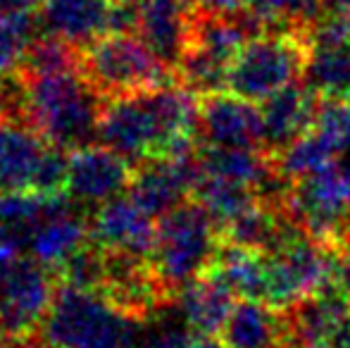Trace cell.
Wrapping results in <instances>:
<instances>
[{"instance_id":"cell-30","label":"cell","mask_w":350,"mask_h":348,"mask_svg":"<svg viewBox=\"0 0 350 348\" xmlns=\"http://www.w3.org/2000/svg\"><path fill=\"white\" fill-rule=\"evenodd\" d=\"M327 10H341V12H350V0H324Z\"/></svg>"},{"instance_id":"cell-11","label":"cell","mask_w":350,"mask_h":348,"mask_svg":"<svg viewBox=\"0 0 350 348\" xmlns=\"http://www.w3.org/2000/svg\"><path fill=\"white\" fill-rule=\"evenodd\" d=\"M200 174L203 170H200L198 148L152 158L134 168L129 193L150 217L160 219L193 198Z\"/></svg>"},{"instance_id":"cell-22","label":"cell","mask_w":350,"mask_h":348,"mask_svg":"<svg viewBox=\"0 0 350 348\" xmlns=\"http://www.w3.org/2000/svg\"><path fill=\"white\" fill-rule=\"evenodd\" d=\"M186 325L198 334H219L236 306V293L212 274L186 284L174 298Z\"/></svg>"},{"instance_id":"cell-10","label":"cell","mask_w":350,"mask_h":348,"mask_svg":"<svg viewBox=\"0 0 350 348\" xmlns=\"http://www.w3.org/2000/svg\"><path fill=\"white\" fill-rule=\"evenodd\" d=\"M303 81L327 103H350V12L324 10L308 29Z\"/></svg>"},{"instance_id":"cell-12","label":"cell","mask_w":350,"mask_h":348,"mask_svg":"<svg viewBox=\"0 0 350 348\" xmlns=\"http://www.w3.org/2000/svg\"><path fill=\"white\" fill-rule=\"evenodd\" d=\"M98 293L134 320H148L174 303V296L157 277L150 258L131 253L105 251V277Z\"/></svg>"},{"instance_id":"cell-29","label":"cell","mask_w":350,"mask_h":348,"mask_svg":"<svg viewBox=\"0 0 350 348\" xmlns=\"http://www.w3.org/2000/svg\"><path fill=\"white\" fill-rule=\"evenodd\" d=\"M14 348H55L53 344H48L46 339H43L41 334H36V336H31V339H24V341H19Z\"/></svg>"},{"instance_id":"cell-17","label":"cell","mask_w":350,"mask_h":348,"mask_svg":"<svg viewBox=\"0 0 350 348\" xmlns=\"http://www.w3.org/2000/svg\"><path fill=\"white\" fill-rule=\"evenodd\" d=\"M91 210L74 203L67 193H60L51 213L38 222L24 256H33L57 272L65 260L81 251L91 241Z\"/></svg>"},{"instance_id":"cell-7","label":"cell","mask_w":350,"mask_h":348,"mask_svg":"<svg viewBox=\"0 0 350 348\" xmlns=\"http://www.w3.org/2000/svg\"><path fill=\"white\" fill-rule=\"evenodd\" d=\"M260 31H265L262 24L250 12L239 17H217L198 10L189 48L176 70L179 84L198 96L226 91V79L236 55L243 43Z\"/></svg>"},{"instance_id":"cell-18","label":"cell","mask_w":350,"mask_h":348,"mask_svg":"<svg viewBox=\"0 0 350 348\" xmlns=\"http://www.w3.org/2000/svg\"><path fill=\"white\" fill-rule=\"evenodd\" d=\"M322 103V98L305 81H295L260 103L265 124V150L272 158H277L281 150H286L293 141L308 134L317 122Z\"/></svg>"},{"instance_id":"cell-6","label":"cell","mask_w":350,"mask_h":348,"mask_svg":"<svg viewBox=\"0 0 350 348\" xmlns=\"http://www.w3.org/2000/svg\"><path fill=\"white\" fill-rule=\"evenodd\" d=\"M79 70L103 98L129 96L179 81L136 34L110 31L96 38L79 51Z\"/></svg>"},{"instance_id":"cell-21","label":"cell","mask_w":350,"mask_h":348,"mask_svg":"<svg viewBox=\"0 0 350 348\" xmlns=\"http://www.w3.org/2000/svg\"><path fill=\"white\" fill-rule=\"evenodd\" d=\"M226 348H288L286 310L262 301H236L219 332Z\"/></svg>"},{"instance_id":"cell-8","label":"cell","mask_w":350,"mask_h":348,"mask_svg":"<svg viewBox=\"0 0 350 348\" xmlns=\"http://www.w3.org/2000/svg\"><path fill=\"white\" fill-rule=\"evenodd\" d=\"M286 205L310 237L336 248L350 227V163L338 158L291 181Z\"/></svg>"},{"instance_id":"cell-19","label":"cell","mask_w":350,"mask_h":348,"mask_svg":"<svg viewBox=\"0 0 350 348\" xmlns=\"http://www.w3.org/2000/svg\"><path fill=\"white\" fill-rule=\"evenodd\" d=\"M112 5L115 0H38L41 31L81 51L112 31Z\"/></svg>"},{"instance_id":"cell-26","label":"cell","mask_w":350,"mask_h":348,"mask_svg":"<svg viewBox=\"0 0 350 348\" xmlns=\"http://www.w3.org/2000/svg\"><path fill=\"white\" fill-rule=\"evenodd\" d=\"M38 12V0H0V19H14Z\"/></svg>"},{"instance_id":"cell-1","label":"cell","mask_w":350,"mask_h":348,"mask_svg":"<svg viewBox=\"0 0 350 348\" xmlns=\"http://www.w3.org/2000/svg\"><path fill=\"white\" fill-rule=\"evenodd\" d=\"M200 96L174 81L150 91L105 98L98 144L141 165L198 148Z\"/></svg>"},{"instance_id":"cell-14","label":"cell","mask_w":350,"mask_h":348,"mask_svg":"<svg viewBox=\"0 0 350 348\" xmlns=\"http://www.w3.org/2000/svg\"><path fill=\"white\" fill-rule=\"evenodd\" d=\"M134 165L103 144L83 146L70 153L65 193L81 208H98L122 193H129Z\"/></svg>"},{"instance_id":"cell-9","label":"cell","mask_w":350,"mask_h":348,"mask_svg":"<svg viewBox=\"0 0 350 348\" xmlns=\"http://www.w3.org/2000/svg\"><path fill=\"white\" fill-rule=\"evenodd\" d=\"M57 286L55 269L33 256H19L0 286V332L14 344L36 336L55 301Z\"/></svg>"},{"instance_id":"cell-27","label":"cell","mask_w":350,"mask_h":348,"mask_svg":"<svg viewBox=\"0 0 350 348\" xmlns=\"http://www.w3.org/2000/svg\"><path fill=\"white\" fill-rule=\"evenodd\" d=\"M324 348H350V310L341 317V322L334 327V332L329 334Z\"/></svg>"},{"instance_id":"cell-28","label":"cell","mask_w":350,"mask_h":348,"mask_svg":"<svg viewBox=\"0 0 350 348\" xmlns=\"http://www.w3.org/2000/svg\"><path fill=\"white\" fill-rule=\"evenodd\" d=\"M184 348H226V344L221 341L219 334H198V332H193Z\"/></svg>"},{"instance_id":"cell-23","label":"cell","mask_w":350,"mask_h":348,"mask_svg":"<svg viewBox=\"0 0 350 348\" xmlns=\"http://www.w3.org/2000/svg\"><path fill=\"white\" fill-rule=\"evenodd\" d=\"M324 10V0H248V12L262 24V29L308 31Z\"/></svg>"},{"instance_id":"cell-4","label":"cell","mask_w":350,"mask_h":348,"mask_svg":"<svg viewBox=\"0 0 350 348\" xmlns=\"http://www.w3.org/2000/svg\"><path fill=\"white\" fill-rule=\"evenodd\" d=\"M141 322L98 291L60 284L38 334L55 348H134Z\"/></svg>"},{"instance_id":"cell-3","label":"cell","mask_w":350,"mask_h":348,"mask_svg":"<svg viewBox=\"0 0 350 348\" xmlns=\"http://www.w3.org/2000/svg\"><path fill=\"white\" fill-rule=\"evenodd\" d=\"M221 246V227L198 200L191 198L157 219L150 263L165 289L176 298L186 284L208 272Z\"/></svg>"},{"instance_id":"cell-5","label":"cell","mask_w":350,"mask_h":348,"mask_svg":"<svg viewBox=\"0 0 350 348\" xmlns=\"http://www.w3.org/2000/svg\"><path fill=\"white\" fill-rule=\"evenodd\" d=\"M308 53V31L265 29L243 43L229 70L226 91L265 103L274 93L303 81Z\"/></svg>"},{"instance_id":"cell-15","label":"cell","mask_w":350,"mask_h":348,"mask_svg":"<svg viewBox=\"0 0 350 348\" xmlns=\"http://www.w3.org/2000/svg\"><path fill=\"white\" fill-rule=\"evenodd\" d=\"M136 36L176 75L198 17L196 0H134Z\"/></svg>"},{"instance_id":"cell-20","label":"cell","mask_w":350,"mask_h":348,"mask_svg":"<svg viewBox=\"0 0 350 348\" xmlns=\"http://www.w3.org/2000/svg\"><path fill=\"white\" fill-rule=\"evenodd\" d=\"M48 148L29 122H0V191H33Z\"/></svg>"},{"instance_id":"cell-24","label":"cell","mask_w":350,"mask_h":348,"mask_svg":"<svg viewBox=\"0 0 350 348\" xmlns=\"http://www.w3.org/2000/svg\"><path fill=\"white\" fill-rule=\"evenodd\" d=\"M38 12L14 19H0V81L14 77L22 70L29 46L41 36Z\"/></svg>"},{"instance_id":"cell-2","label":"cell","mask_w":350,"mask_h":348,"mask_svg":"<svg viewBox=\"0 0 350 348\" xmlns=\"http://www.w3.org/2000/svg\"><path fill=\"white\" fill-rule=\"evenodd\" d=\"M24 117L62 150H79L98 141V124L105 98L86 81L79 67L46 75H24Z\"/></svg>"},{"instance_id":"cell-16","label":"cell","mask_w":350,"mask_h":348,"mask_svg":"<svg viewBox=\"0 0 350 348\" xmlns=\"http://www.w3.org/2000/svg\"><path fill=\"white\" fill-rule=\"evenodd\" d=\"M88 224H91V243L103 251L150 258L155 248L157 219L150 217L131 198V193H122L93 208Z\"/></svg>"},{"instance_id":"cell-25","label":"cell","mask_w":350,"mask_h":348,"mask_svg":"<svg viewBox=\"0 0 350 348\" xmlns=\"http://www.w3.org/2000/svg\"><path fill=\"white\" fill-rule=\"evenodd\" d=\"M198 10L205 14H217V17H239L248 12V0H196Z\"/></svg>"},{"instance_id":"cell-13","label":"cell","mask_w":350,"mask_h":348,"mask_svg":"<svg viewBox=\"0 0 350 348\" xmlns=\"http://www.w3.org/2000/svg\"><path fill=\"white\" fill-rule=\"evenodd\" d=\"M198 146L265 150V124L260 103L241 98L231 91L200 96Z\"/></svg>"}]
</instances>
